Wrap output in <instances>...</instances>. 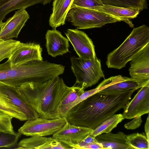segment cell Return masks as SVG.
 Here are the masks:
<instances>
[{
    "instance_id": "obj_1",
    "label": "cell",
    "mask_w": 149,
    "mask_h": 149,
    "mask_svg": "<svg viewBox=\"0 0 149 149\" xmlns=\"http://www.w3.org/2000/svg\"><path fill=\"white\" fill-rule=\"evenodd\" d=\"M136 89L112 93L100 91L72 107L68 112L67 121L72 124L94 130L102 122L129 102Z\"/></svg>"
},
{
    "instance_id": "obj_2",
    "label": "cell",
    "mask_w": 149,
    "mask_h": 149,
    "mask_svg": "<svg viewBox=\"0 0 149 149\" xmlns=\"http://www.w3.org/2000/svg\"><path fill=\"white\" fill-rule=\"evenodd\" d=\"M67 86L58 76L43 83H26L17 87L40 117L55 119L61 117L59 107Z\"/></svg>"
},
{
    "instance_id": "obj_3",
    "label": "cell",
    "mask_w": 149,
    "mask_h": 149,
    "mask_svg": "<svg viewBox=\"0 0 149 149\" xmlns=\"http://www.w3.org/2000/svg\"><path fill=\"white\" fill-rule=\"evenodd\" d=\"M65 68L47 61L33 60L9 69L7 71L8 79L1 81L15 87L26 83H43L62 74Z\"/></svg>"
},
{
    "instance_id": "obj_4",
    "label": "cell",
    "mask_w": 149,
    "mask_h": 149,
    "mask_svg": "<svg viewBox=\"0 0 149 149\" xmlns=\"http://www.w3.org/2000/svg\"><path fill=\"white\" fill-rule=\"evenodd\" d=\"M149 27L145 24L134 28L122 44L107 55L106 65L108 68L120 69L148 43Z\"/></svg>"
},
{
    "instance_id": "obj_5",
    "label": "cell",
    "mask_w": 149,
    "mask_h": 149,
    "mask_svg": "<svg viewBox=\"0 0 149 149\" xmlns=\"http://www.w3.org/2000/svg\"><path fill=\"white\" fill-rule=\"evenodd\" d=\"M65 20L78 29L100 28L107 24L121 21L116 17L97 10L79 7L70 9Z\"/></svg>"
},
{
    "instance_id": "obj_6",
    "label": "cell",
    "mask_w": 149,
    "mask_h": 149,
    "mask_svg": "<svg viewBox=\"0 0 149 149\" xmlns=\"http://www.w3.org/2000/svg\"><path fill=\"white\" fill-rule=\"evenodd\" d=\"M71 69L76 77V83L85 89L97 83L105 76L101 68L100 60L97 57L87 59L71 57Z\"/></svg>"
},
{
    "instance_id": "obj_7",
    "label": "cell",
    "mask_w": 149,
    "mask_h": 149,
    "mask_svg": "<svg viewBox=\"0 0 149 149\" xmlns=\"http://www.w3.org/2000/svg\"><path fill=\"white\" fill-rule=\"evenodd\" d=\"M67 120L61 117L47 119L40 117L28 120L18 130L21 135L27 136H42L53 135L65 125Z\"/></svg>"
},
{
    "instance_id": "obj_8",
    "label": "cell",
    "mask_w": 149,
    "mask_h": 149,
    "mask_svg": "<svg viewBox=\"0 0 149 149\" xmlns=\"http://www.w3.org/2000/svg\"><path fill=\"white\" fill-rule=\"evenodd\" d=\"M131 61L129 74L137 83L138 89L149 83V43Z\"/></svg>"
},
{
    "instance_id": "obj_9",
    "label": "cell",
    "mask_w": 149,
    "mask_h": 149,
    "mask_svg": "<svg viewBox=\"0 0 149 149\" xmlns=\"http://www.w3.org/2000/svg\"><path fill=\"white\" fill-rule=\"evenodd\" d=\"M65 35L79 57L94 59L97 57L91 39L84 32L76 29H68Z\"/></svg>"
},
{
    "instance_id": "obj_10",
    "label": "cell",
    "mask_w": 149,
    "mask_h": 149,
    "mask_svg": "<svg viewBox=\"0 0 149 149\" xmlns=\"http://www.w3.org/2000/svg\"><path fill=\"white\" fill-rule=\"evenodd\" d=\"M42 49L39 44L20 42L8 59L10 68L33 60H43Z\"/></svg>"
},
{
    "instance_id": "obj_11",
    "label": "cell",
    "mask_w": 149,
    "mask_h": 149,
    "mask_svg": "<svg viewBox=\"0 0 149 149\" xmlns=\"http://www.w3.org/2000/svg\"><path fill=\"white\" fill-rule=\"evenodd\" d=\"M93 130L90 128L75 125L67 121L52 137L64 145L71 147L75 145L90 134Z\"/></svg>"
},
{
    "instance_id": "obj_12",
    "label": "cell",
    "mask_w": 149,
    "mask_h": 149,
    "mask_svg": "<svg viewBox=\"0 0 149 149\" xmlns=\"http://www.w3.org/2000/svg\"><path fill=\"white\" fill-rule=\"evenodd\" d=\"M124 118L130 119L149 112V83L141 88L123 108Z\"/></svg>"
},
{
    "instance_id": "obj_13",
    "label": "cell",
    "mask_w": 149,
    "mask_h": 149,
    "mask_svg": "<svg viewBox=\"0 0 149 149\" xmlns=\"http://www.w3.org/2000/svg\"><path fill=\"white\" fill-rule=\"evenodd\" d=\"M29 17L25 9L16 11L12 16L4 22L0 30V38L6 40L17 38Z\"/></svg>"
},
{
    "instance_id": "obj_14",
    "label": "cell",
    "mask_w": 149,
    "mask_h": 149,
    "mask_svg": "<svg viewBox=\"0 0 149 149\" xmlns=\"http://www.w3.org/2000/svg\"><path fill=\"white\" fill-rule=\"evenodd\" d=\"M0 88L11 101L25 115L27 120L36 119L39 116L17 87L10 86L1 81Z\"/></svg>"
},
{
    "instance_id": "obj_15",
    "label": "cell",
    "mask_w": 149,
    "mask_h": 149,
    "mask_svg": "<svg viewBox=\"0 0 149 149\" xmlns=\"http://www.w3.org/2000/svg\"><path fill=\"white\" fill-rule=\"evenodd\" d=\"M45 46L48 54L53 57L69 52V40L56 29L48 30L45 34Z\"/></svg>"
},
{
    "instance_id": "obj_16",
    "label": "cell",
    "mask_w": 149,
    "mask_h": 149,
    "mask_svg": "<svg viewBox=\"0 0 149 149\" xmlns=\"http://www.w3.org/2000/svg\"><path fill=\"white\" fill-rule=\"evenodd\" d=\"M16 148L22 149H70L52 137L33 136L24 139L17 144Z\"/></svg>"
},
{
    "instance_id": "obj_17",
    "label": "cell",
    "mask_w": 149,
    "mask_h": 149,
    "mask_svg": "<svg viewBox=\"0 0 149 149\" xmlns=\"http://www.w3.org/2000/svg\"><path fill=\"white\" fill-rule=\"evenodd\" d=\"M102 82L105 88L100 91L108 93H116L132 89H138V84L131 78L118 75L104 79Z\"/></svg>"
},
{
    "instance_id": "obj_18",
    "label": "cell",
    "mask_w": 149,
    "mask_h": 149,
    "mask_svg": "<svg viewBox=\"0 0 149 149\" xmlns=\"http://www.w3.org/2000/svg\"><path fill=\"white\" fill-rule=\"evenodd\" d=\"M73 0H58L53 2L52 12L49 20V25L52 29L65 23L66 16L70 8Z\"/></svg>"
},
{
    "instance_id": "obj_19",
    "label": "cell",
    "mask_w": 149,
    "mask_h": 149,
    "mask_svg": "<svg viewBox=\"0 0 149 149\" xmlns=\"http://www.w3.org/2000/svg\"><path fill=\"white\" fill-rule=\"evenodd\" d=\"M92 9L105 13L123 21L129 26L133 28L134 26L130 20L137 17L140 11L138 10L120 7L104 5L103 6Z\"/></svg>"
},
{
    "instance_id": "obj_20",
    "label": "cell",
    "mask_w": 149,
    "mask_h": 149,
    "mask_svg": "<svg viewBox=\"0 0 149 149\" xmlns=\"http://www.w3.org/2000/svg\"><path fill=\"white\" fill-rule=\"evenodd\" d=\"M126 136L124 133L120 131L116 134L111 132L103 133L95 138L98 142L102 145L104 149H127Z\"/></svg>"
},
{
    "instance_id": "obj_21",
    "label": "cell",
    "mask_w": 149,
    "mask_h": 149,
    "mask_svg": "<svg viewBox=\"0 0 149 149\" xmlns=\"http://www.w3.org/2000/svg\"><path fill=\"white\" fill-rule=\"evenodd\" d=\"M85 89L81 86H67L60 104L59 111L60 116L66 120L65 111L67 107L74 101L84 91Z\"/></svg>"
},
{
    "instance_id": "obj_22",
    "label": "cell",
    "mask_w": 149,
    "mask_h": 149,
    "mask_svg": "<svg viewBox=\"0 0 149 149\" xmlns=\"http://www.w3.org/2000/svg\"><path fill=\"white\" fill-rule=\"evenodd\" d=\"M0 81V110L20 121L27 120L25 115L14 104L6 94L1 89Z\"/></svg>"
},
{
    "instance_id": "obj_23",
    "label": "cell",
    "mask_w": 149,
    "mask_h": 149,
    "mask_svg": "<svg viewBox=\"0 0 149 149\" xmlns=\"http://www.w3.org/2000/svg\"><path fill=\"white\" fill-rule=\"evenodd\" d=\"M104 5L139 10L148 9L147 0H101Z\"/></svg>"
},
{
    "instance_id": "obj_24",
    "label": "cell",
    "mask_w": 149,
    "mask_h": 149,
    "mask_svg": "<svg viewBox=\"0 0 149 149\" xmlns=\"http://www.w3.org/2000/svg\"><path fill=\"white\" fill-rule=\"evenodd\" d=\"M124 119L122 114H115L102 122L93 130L90 135L92 137H95L100 134L111 132Z\"/></svg>"
},
{
    "instance_id": "obj_25",
    "label": "cell",
    "mask_w": 149,
    "mask_h": 149,
    "mask_svg": "<svg viewBox=\"0 0 149 149\" xmlns=\"http://www.w3.org/2000/svg\"><path fill=\"white\" fill-rule=\"evenodd\" d=\"M128 149H149V140L143 133H137L127 135L126 137Z\"/></svg>"
},
{
    "instance_id": "obj_26",
    "label": "cell",
    "mask_w": 149,
    "mask_h": 149,
    "mask_svg": "<svg viewBox=\"0 0 149 149\" xmlns=\"http://www.w3.org/2000/svg\"><path fill=\"white\" fill-rule=\"evenodd\" d=\"M20 42L13 39L3 40L0 42V62L8 58Z\"/></svg>"
},
{
    "instance_id": "obj_27",
    "label": "cell",
    "mask_w": 149,
    "mask_h": 149,
    "mask_svg": "<svg viewBox=\"0 0 149 149\" xmlns=\"http://www.w3.org/2000/svg\"><path fill=\"white\" fill-rule=\"evenodd\" d=\"M21 135L19 132L11 134L0 131V148L16 147Z\"/></svg>"
},
{
    "instance_id": "obj_28",
    "label": "cell",
    "mask_w": 149,
    "mask_h": 149,
    "mask_svg": "<svg viewBox=\"0 0 149 149\" xmlns=\"http://www.w3.org/2000/svg\"><path fill=\"white\" fill-rule=\"evenodd\" d=\"M13 118L0 110V131L14 134L15 132L12 123Z\"/></svg>"
},
{
    "instance_id": "obj_29",
    "label": "cell",
    "mask_w": 149,
    "mask_h": 149,
    "mask_svg": "<svg viewBox=\"0 0 149 149\" xmlns=\"http://www.w3.org/2000/svg\"><path fill=\"white\" fill-rule=\"evenodd\" d=\"M103 5L101 0H73L70 9L76 7L93 8Z\"/></svg>"
},
{
    "instance_id": "obj_30",
    "label": "cell",
    "mask_w": 149,
    "mask_h": 149,
    "mask_svg": "<svg viewBox=\"0 0 149 149\" xmlns=\"http://www.w3.org/2000/svg\"><path fill=\"white\" fill-rule=\"evenodd\" d=\"M97 141L95 137L91 136L90 134L81 141L77 144L71 147L72 149H83L85 146L95 142Z\"/></svg>"
},
{
    "instance_id": "obj_31",
    "label": "cell",
    "mask_w": 149,
    "mask_h": 149,
    "mask_svg": "<svg viewBox=\"0 0 149 149\" xmlns=\"http://www.w3.org/2000/svg\"><path fill=\"white\" fill-rule=\"evenodd\" d=\"M10 68L9 61L0 64V81H3L8 79L7 71Z\"/></svg>"
},
{
    "instance_id": "obj_32",
    "label": "cell",
    "mask_w": 149,
    "mask_h": 149,
    "mask_svg": "<svg viewBox=\"0 0 149 149\" xmlns=\"http://www.w3.org/2000/svg\"><path fill=\"white\" fill-rule=\"evenodd\" d=\"M131 121L125 124L124 126L125 128L129 130H134L139 127L142 121L141 116L135 117Z\"/></svg>"
},
{
    "instance_id": "obj_33",
    "label": "cell",
    "mask_w": 149,
    "mask_h": 149,
    "mask_svg": "<svg viewBox=\"0 0 149 149\" xmlns=\"http://www.w3.org/2000/svg\"><path fill=\"white\" fill-rule=\"evenodd\" d=\"M104 149L102 145L98 141L89 144L84 146L83 149Z\"/></svg>"
},
{
    "instance_id": "obj_34",
    "label": "cell",
    "mask_w": 149,
    "mask_h": 149,
    "mask_svg": "<svg viewBox=\"0 0 149 149\" xmlns=\"http://www.w3.org/2000/svg\"><path fill=\"white\" fill-rule=\"evenodd\" d=\"M144 130L146 136L148 139L149 140V116L148 114L145 124Z\"/></svg>"
},
{
    "instance_id": "obj_35",
    "label": "cell",
    "mask_w": 149,
    "mask_h": 149,
    "mask_svg": "<svg viewBox=\"0 0 149 149\" xmlns=\"http://www.w3.org/2000/svg\"><path fill=\"white\" fill-rule=\"evenodd\" d=\"M4 23V22H2V21H0V30L3 25V24Z\"/></svg>"
},
{
    "instance_id": "obj_36",
    "label": "cell",
    "mask_w": 149,
    "mask_h": 149,
    "mask_svg": "<svg viewBox=\"0 0 149 149\" xmlns=\"http://www.w3.org/2000/svg\"><path fill=\"white\" fill-rule=\"evenodd\" d=\"M58 0H54V1H53V2H56Z\"/></svg>"
},
{
    "instance_id": "obj_37",
    "label": "cell",
    "mask_w": 149,
    "mask_h": 149,
    "mask_svg": "<svg viewBox=\"0 0 149 149\" xmlns=\"http://www.w3.org/2000/svg\"><path fill=\"white\" fill-rule=\"evenodd\" d=\"M3 40L0 38V42Z\"/></svg>"
}]
</instances>
